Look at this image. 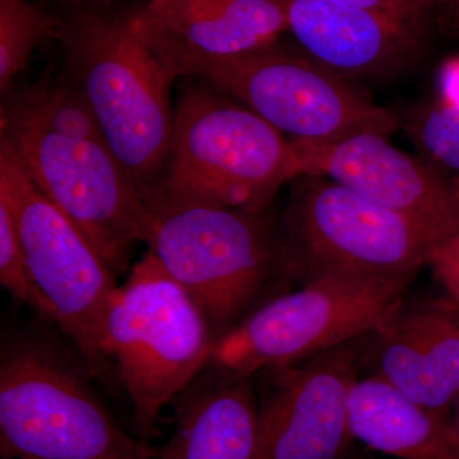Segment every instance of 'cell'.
<instances>
[{"label":"cell","instance_id":"obj_1","mask_svg":"<svg viewBox=\"0 0 459 459\" xmlns=\"http://www.w3.org/2000/svg\"><path fill=\"white\" fill-rule=\"evenodd\" d=\"M65 71L89 100L108 146L140 190L155 192L170 147L177 80L131 14L84 8L57 26Z\"/></svg>","mask_w":459,"mask_h":459},{"label":"cell","instance_id":"obj_2","mask_svg":"<svg viewBox=\"0 0 459 459\" xmlns=\"http://www.w3.org/2000/svg\"><path fill=\"white\" fill-rule=\"evenodd\" d=\"M93 379L80 352L47 329L3 338L2 459H152L148 443L120 427Z\"/></svg>","mask_w":459,"mask_h":459},{"label":"cell","instance_id":"obj_3","mask_svg":"<svg viewBox=\"0 0 459 459\" xmlns=\"http://www.w3.org/2000/svg\"><path fill=\"white\" fill-rule=\"evenodd\" d=\"M301 177L294 142L207 83L183 91L170 147L148 212L213 205L264 210L277 190Z\"/></svg>","mask_w":459,"mask_h":459},{"label":"cell","instance_id":"obj_4","mask_svg":"<svg viewBox=\"0 0 459 459\" xmlns=\"http://www.w3.org/2000/svg\"><path fill=\"white\" fill-rule=\"evenodd\" d=\"M213 343L201 307L147 250L115 290L101 337L102 358L131 401L141 440L148 443L166 404L210 364Z\"/></svg>","mask_w":459,"mask_h":459},{"label":"cell","instance_id":"obj_5","mask_svg":"<svg viewBox=\"0 0 459 459\" xmlns=\"http://www.w3.org/2000/svg\"><path fill=\"white\" fill-rule=\"evenodd\" d=\"M150 214L148 252L201 307L214 341L290 282L282 231L265 208L186 205Z\"/></svg>","mask_w":459,"mask_h":459},{"label":"cell","instance_id":"obj_6","mask_svg":"<svg viewBox=\"0 0 459 459\" xmlns=\"http://www.w3.org/2000/svg\"><path fill=\"white\" fill-rule=\"evenodd\" d=\"M282 231L287 279H413L451 235L394 212L334 181L294 180Z\"/></svg>","mask_w":459,"mask_h":459},{"label":"cell","instance_id":"obj_7","mask_svg":"<svg viewBox=\"0 0 459 459\" xmlns=\"http://www.w3.org/2000/svg\"><path fill=\"white\" fill-rule=\"evenodd\" d=\"M2 133L39 189L77 226L117 274L131 270L133 249L146 244L151 214L131 175L105 142L65 137L2 108Z\"/></svg>","mask_w":459,"mask_h":459},{"label":"cell","instance_id":"obj_8","mask_svg":"<svg viewBox=\"0 0 459 459\" xmlns=\"http://www.w3.org/2000/svg\"><path fill=\"white\" fill-rule=\"evenodd\" d=\"M0 202L7 205L39 291L56 325L82 356L95 379H107L101 352L117 276L102 256L44 193L22 160L0 135Z\"/></svg>","mask_w":459,"mask_h":459},{"label":"cell","instance_id":"obj_9","mask_svg":"<svg viewBox=\"0 0 459 459\" xmlns=\"http://www.w3.org/2000/svg\"><path fill=\"white\" fill-rule=\"evenodd\" d=\"M202 81L259 115L291 141L331 143L360 134L389 135L397 120L346 78L312 57L272 47L189 66Z\"/></svg>","mask_w":459,"mask_h":459},{"label":"cell","instance_id":"obj_10","mask_svg":"<svg viewBox=\"0 0 459 459\" xmlns=\"http://www.w3.org/2000/svg\"><path fill=\"white\" fill-rule=\"evenodd\" d=\"M411 281L327 277L282 292L217 338L210 365L252 377L309 360L367 333Z\"/></svg>","mask_w":459,"mask_h":459},{"label":"cell","instance_id":"obj_11","mask_svg":"<svg viewBox=\"0 0 459 459\" xmlns=\"http://www.w3.org/2000/svg\"><path fill=\"white\" fill-rule=\"evenodd\" d=\"M359 338L272 370L271 388L259 403L256 459L346 458L355 442L351 398L360 379Z\"/></svg>","mask_w":459,"mask_h":459},{"label":"cell","instance_id":"obj_12","mask_svg":"<svg viewBox=\"0 0 459 459\" xmlns=\"http://www.w3.org/2000/svg\"><path fill=\"white\" fill-rule=\"evenodd\" d=\"M386 135L360 133L331 143L294 142L301 177H322L362 198L452 235L459 231V180L392 146Z\"/></svg>","mask_w":459,"mask_h":459},{"label":"cell","instance_id":"obj_13","mask_svg":"<svg viewBox=\"0 0 459 459\" xmlns=\"http://www.w3.org/2000/svg\"><path fill=\"white\" fill-rule=\"evenodd\" d=\"M359 365L409 400L451 415L459 392V303L403 296L359 338Z\"/></svg>","mask_w":459,"mask_h":459},{"label":"cell","instance_id":"obj_14","mask_svg":"<svg viewBox=\"0 0 459 459\" xmlns=\"http://www.w3.org/2000/svg\"><path fill=\"white\" fill-rule=\"evenodd\" d=\"M135 17L177 78L195 63L272 47L287 31L272 0H147Z\"/></svg>","mask_w":459,"mask_h":459},{"label":"cell","instance_id":"obj_15","mask_svg":"<svg viewBox=\"0 0 459 459\" xmlns=\"http://www.w3.org/2000/svg\"><path fill=\"white\" fill-rule=\"evenodd\" d=\"M307 56L343 78L403 69L413 27L338 0H272Z\"/></svg>","mask_w":459,"mask_h":459},{"label":"cell","instance_id":"obj_16","mask_svg":"<svg viewBox=\"0 0 459 459\" xmlns=\"http://www.w3.org/2000/svg\"><path fill=\"white\" fill-rule=\"evenodd\" d=\"M211 368L179 395L174 430L152 459H256L259 403L252 377Z\"/></svg>","mask_w":459,"mask_h":459},{"label":"cell","instance_id":"obj_17","mask_svg":"<svg viewBox=\"0 0 459 459\" xmlns=\"http://www.w3.org/2000/svg\"><path fill=\"white\" fill-rule=\"evenodd\" d=\"M351 429L356 442L398 459H459L451 419L409 400L376 377L353 388Z\"/></svg>","mask_w":459,"mask_h":459},{"label":"cell","instance_id":"obj_18","mask_svg":"<svg viewBox=\"0 0 459 459\" xmlns=\"http://www.w3.org/2000/svg\"><path fill=\"white\" fill-rule=\"evenodd\" d=\"M5 104L65 137L107 143L89 100L65 69L60 74H45Z\"/></svg>","mask_w":459,"mask_h":459},{"label":"cell","instance_id":"obj_19","mask_svg":"<svg viewBox=\"0 0 459 459\" xmlns=\"http://www.w3.org/2000/svg\"><path fill=\"white\" fill-rule=\"evenodd\" d=\"M59 22L29 0H0V90L7 93L14 77L25 71L33 50Z\"/></svg>","mask_w":459,"mask_h":459},{"label":"cell","instance_id":"obj_20","mask_svg":"<svg viewBox=\"0 0 459 459\" xmlns=\"http://www.w3.org/2000/svg\"><path fill=\"white\" fill-rule=\"evenodd\" d=\"M406 131L427 161L459 180V105H428L411 115Z\"/></svg>","mask_w":459,"mask_h":459},{"label":"cell","instance_id":"obj_21","mask_svg":"<svg viewBox=\"0 0 459 459\" xmlns=\"http://www.w3.org/2000/svg\"><path fill=\"white\" fill-rule=\"evenodd\" d=\"M0 283L18 304L31 307L44 322L56 325L53 309L32 279L16 225L3 202H0Z\"/></svg>","mask_w":459,"mask_h":459},{"label":"cell","instance_id":"obj_22","mask_svg":"<svg viewBox=\"0 0 459 459\" xmlns=\"http://www.w3.org/2000/svg\"><path fill=\"white\" fill-rule=\"evenodd\" d=\"M427 267L446 295L459 303V231L433 247Z\"/></svg>","mask_w":459,"mask_h":459},{"label":"cell","instance_id":"obj_23","mask_svg":"<svg viewBox=\"0 0 459 459\" xmlns=\"http://www.w3.org/2000/svg\"><path fill=\"white\" fill-rule=\"evenodd\" d=\"M338 2L377 12L411 27H415L424 14V11L410 0H338Z\"/></svg>","mask_w":459,"mask_h":459},{"label":"cell","instance_id":"obj_24","mask_svg":"<svg viewBox=\"0 0 459 459\" xmlns=\"http://www.w3.org/2000/svg\"><path fill=\"white\" fill-rule=\"evenodd\" d=\"M419 5L422 11H433L439 13L448 22L459 23V0H410Z\"/></svg>","mask_w":459,"mask_h":459},{"label":"cell","instance_id":"obj_25","mask_svg":"<svg viewBox=\"0 0 459 459\" xmlns=\"http://www.w3.org/2000/svg\"><path fill=\"white\" fill-rule=\"evenodd\" d=\"M449 419H451L453 428H455V431H457L459 434V392L457 397H455V402H453L451 415H449Z\"/></svg>","mask_w":459,"mask_h":459},{"label":"cell","instance_id":"obj_26","mask_svg":"<svg viewBox=\"0 0 459 459\" xmlns=\"http://www.w3.org/2000/svg\"><path fill=\"white\" fill-rule=\"evenodd\" d=\"M66 2L89 3V4H99V3H108V0H66Z\"/></svg>","mask_w":459,"mask_h":459}]
</instances>
